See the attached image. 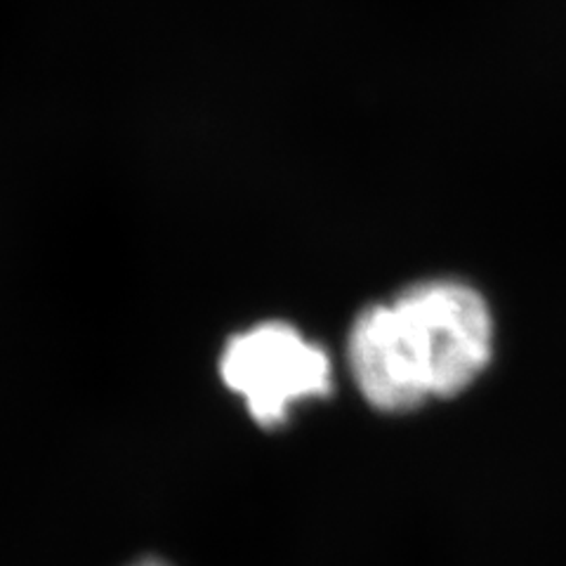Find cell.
Returning <instances> with one entry per match:
<instances>
[{
  "mask_svg": "<svg viewBox=\"0 0 566 566\" xmlns=\"http://www.w3.org/2000/svg\"><path fill=\"white\" fill-rule=\"evenodd\" d=\"M428 376L432 397L468 389L491 359L493 322L486 300L468 283L422 281L395 300Z\"/></svg>",
  "mask_w": 566,
  "mask_h": 566,
  "instance_id": "obj_1",
  "label": "cell"
},
{
  "mask_svg": "<svg viewBox=\"0 0 566 566\" xmlns=\"http://www.w3.org/2000/svg\"><path fill=\"white\" fill-rule=\"evenodd\" d=\"M220 378L258 424L276 428L295 403L331 392V359L297 328L268 322L229 338Z\"/></svg>",
  "mask_w": 566,
  "mask_h": 566,
  "instance_id": "obj_2",
  "label": "cell"
},
{
  "mask_svg": "<svg viewBox=\"0 0 566 566\" xmlns=\"http://www.w3.org/2000/svg\"><path fill=\"white\" fill-rule=\"evenodd\" d=\"M347 357L354 382L378 411H411L432 397L413 338L395 303L370 305L357 316Z\"/></svg>",
  "mask_w": 566,
  "mask_h": 566,
  "instance_id": "obj_3",
  "label": "cell"
},
{
  "mask_svg": "<svg viewBox=\"0 0 566 566\" xmlns=\"http://www.w3.org/2000/svg\"><path fill=\"white\" fill-rule=\"evenodd\" d=\"M130 566H170V564H166V562H161V559L147 557V559H139V562H135V564H130Z\"/></svg>",
  "mask_w": 566,
  "mask_h": 566,
  "instance_id": "obj_4",
  "label": "cell"
}]
</instances>
